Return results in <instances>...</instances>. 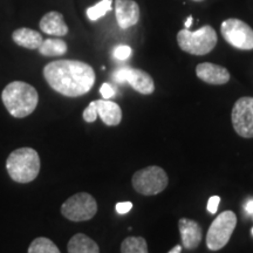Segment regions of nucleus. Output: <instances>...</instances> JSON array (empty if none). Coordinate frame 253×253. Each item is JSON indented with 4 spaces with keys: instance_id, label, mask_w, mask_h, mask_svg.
Returning <instances> with one entry per match:
<instances>
[{
    "instance_id": "f257e3e1",
    "label": "nucleus",
    "mask_w": 253,
    "mask_h": 253,
    "mask_svg": "<svg viewBox=\"0 0 253 253\" xmlns=\"http://www.w3.org/2000/svg\"><path fill=\"white\" fill-rule=\"evenodd\" d=\"M43 78L52 89L68 97L87 94L95 84L93 67L79 60H56L47 63Z\"/></svg>"
},
{
    "instance_id": "f03ea898",
    "label": "nucleus",
    "mask_w": 253,
    "mask_h": 253,
    "mask_svg": "<svg viewBox=\"0 0 253 253\" xmlns=\"http://www.w3.org/2000/svg\"><path fill=\"white\" fill-rule=\"evenodd\" d=\"M1 100L9 115L24 119L34 112L39 102V94L32 84L23 81H13L4 88Z\"/></svg>"
},
{
    "instance_id": "7ed1b4c3",
    "label": "nucleus",
    "mask_w": 253,
    "mask_h": 253,
    "mask_svg": "<svg viewBox=\"0 0 253 253\" xmlns=\"http://www.w3.org/2000/svg\"><path fill=\"white\" fill-rule=\"evenodd\" d=\"M9 177L20 184L33 182L40 171V157L32 148H19L12 151L6 161Z\"/></svg>"
},
{
    "instance_id": "20e7f679",
    "label": "nucleus",
    "mask_w": 253,
    "mask_h": 253,
    "mask_svg": "<svg viewBox=\"0 0 253 253\" xmlns=\"http://www.w3.org/2000/svg\"><path fill=\"white\" fill-rule=\"evenodd\" d=\"M217 41L216 31L210 25H205L195 32L184 28L177 34V43L179 48L191 55L209 54L216 47Z\"/></svg>"
},
{
    "instance_id": "39448f33",
    "label": "nucleus",
    "mask_w": 253,
    "mask_h": 253,
    "mask_svg": "<svg viewBox=\"0 0 253 253\" xmlns=\"http://www.w3.org/2000/svg\"><path fill=\"white\" fill-rule=\"evenodd\" d=\"M131 183L138 194L155 196L167 188L169 178L162 168L151 166L136 171L131 178Z\"/></svg>"
},
{
    "instance_id": "423d86ee",
    "label": "nucleus",
    "mask_w": 253,
    "mask_h": 253,
    "mask_svg": "<svg viewBox=\"0 0 253 253\" xmlns=\"http://www.w3.org/2000/svg\"><path fill=\"white\" fill-rule=\"evenodd\" d=\"M237 225V216L233 211H224L212 221L207 235V246L211 251H218L225 246Z\"/></svg>"
},
{
    "instance_id": "0eeeda50",
    "label": "nucleus",
    "mask_w": 253,
    "mask_h": 253,
    "mask_svg": "<svg viewBox=\"0 0 253 253\" xmlns=\"http://www.w3.org/2000/svg\"><path fill=\"white\" fill-rule=\"evenodd\" d=\"M97 212L96 199L87 192H79L66 199L61 207V213L72 221H86Z\"/></svg>"
},
{
    "instance_id": "6e6552de",
    "label": "nucleus",
    "mask_w": 253,
    "mask_h": 253,
    "mask_svg": "<svg viewBox=\"0 0 253 253\" xmlns=\"http://www.w3.org/2000/svg\"><path fill=\"white\" fill-rule=\"evenodd\" d=\"M220 33L224 40L235 48L253 49V30L240 19L230 18L224 20L220 26Z\"/></svg>"
},
{
    "instance_id": "1a4fd4ad",
    "label": "nucleus",
    "mask_w": 253,
    "mask_h": 253,
    "mask_svg": "<svg viewBox=\"0 0 253 253\" xmlns=\"http://www.w3.org/2000/svg\"><path fill=\"white\" fill-rule=\"evenodd\" d=\"M235 131L244 138L253 137V97L244 96L236 101L231 114Z\"/></svg>"
},
{
    "instance_id": "9d476101",
    "label": "nucleus",
    "mask_w": 253,
    "mask_h": 253,
    "mask_svg": "<svg viewBox=\"0 0 253 253\" xmlns=\"http://www.w3.org/2000/svg\"><path fill=\"white\" fill-rule=\"evenodd\" d=\"M113 80L116 84H129L136 91L143 95H150L155 91V82L147 72L137 68L122 67L114 72Z\"/></svg>"
},
{
    "instance_id": "9b49d317",
    "label": "nucleus",
    "mask_w": 253,
    "mask_h": 253,
    "mask_svg": "<svg viewBox=\"0 0 253 253\" xmlns=\"http://www.w3.org/2000/svg\"><path fill=\"white\" fill-rule=\"evenodd\" d=\"M140 6L134 0H115V15L120 28L126 30L140 20Z\"/></svg>"
},
{
    "instance_id": "f8f14e48",
    "label": "nucleus",
    "mask_w": 253,
    "mask_h": 253,
    "mask_svg": "<svg viewBox=\"0 0 253 253\" xmlns=\"http://www.w3.org/2000/svg\"><path fill=\"white\" fill-rule=\"evenodd\" d=\"M196 74L202 81L209 84H225L230 81V73L225 67L211 62L199 63L196 67Z\"/></svg>"
},
{
    "instance_id": "ddd939ff",
    "label": "nucleus",
    "mask_w": 253,
    "mask_h": 253,
    "mask_svg": "<svg viewBox=\"0 0 253 253\" xmlns=\"http://www.w3.org/2000/svg\"><path fill=\"white\" fill-rule=\"evenodd\" d=\"M179 233L182 237V244L186 250H195L202 240V227L197 221L181 218L178 223Z\"/></svg>"
},
{
    "instance_id": "4468645a",
    "label": "nucleus",
    "mask_w": 253,
    "mask_h": 253,
    "mask_svg": "<svg viewBox=\"0 0 253 253\" xmlns=\"http://www.w3.org/2000/svg\"><path fill=\"white\" fill-rule=\"evenodd\" d=\"M40 30L49 36L63 37L68 33V26L65 23L63 15L60 12L50 11L41 18Z\"/></svg>"
},
{
    "instance_id": "2eb2a0df",
    "label": "nucleus",
    "mask_w": 253,
    "mask_h": 253,
    "mask_svg": "<svg viewBox=\"0 0 253 253\" xmlns=\"http://www.w3.org/2000/svg\"><path fill=\"white\" fill-rule=\"evenodd\" d=\"M97 116H100L107 126H118L122 120V109L118 103L109 100L94 101Z\"/></svg>"
},
{
    "instance_id": "dca6fc26",
    "label": "nucleus",
    "mask_w": 253,
    "mask_h": 253,
    "mask_svg": "<svg viewBox=\"0 0 253 253\" xmlns=\"http://www.w3.org/2000/svg\"><path fill=\"white\" fill-rule=\"evenodd\" d=\"M12 39L18 46L27 49H38L43 41L42 36L39 32L27 27L15 30L12 34Z\"/></svg>"
},
{
    "instance_id": "f3484780",
    "label": "nucleus",
    "mask_w": 253,
    "mask_h": 253,
    "mask_svg": "<svg viewBox=\"0 0 253 253\" xmlns=\"http://www.w3.org/2000/svg\"><path fill=\"white\" fill-rule=\"evenodd\" d=\"M68 253H100L99 245L84 233L73 236L68 242Z\"/></svg>"
},
{
    "instance_id": "a211bd4d",
    "label": "nucleus",
    "mask_w": 253,
    "mask_h": 253,
    "mask_svg": "<svg viewBox=\"0 0 253 253\" xmlns=\"http://www.w3.org/2000/svg\"><path fill=\"white\" fill-rule=\"evenodd\" d=\"M38 49L43 56H61L67 53L68 46L61 39H46Z\"/></svg>"
},
{
    "instance_id": "6ab92c4d",
    "label": "nucleus",
    "mask_w": 253,
    "mask_h": 253,
    "mask_svg": "<svg viewBox=\"0 0 253 253\" xmlns=\"http://www.w3.org/2000/svg\"><path fill=\"white\" fill-rule=\"evenodd\" d=\"M121 253H149L143 237H128L122 242Z\"/></svg>"
},
{
    "instance_id": "aec40b11",
    "label": "nucleus",
    "mask_w": 253,
    "mask_h": 253,
    "mask_svg": "<svg viewBox=\"0 0 253 253\" xmlns=\"http://www.w3.org/2000/svg\"><path fill=\"white\" fill-rule=\"evenodd\" d=\"M28 253H61L58 246L46 237H39L31 243Z\"/></svg>"
},
{
    "instance_id": "412c9836",
    "label": "nucleus",
    "mask_w": 253,
    "mask_h": 253,
    "mask_svg": "<svg viewBox=\"0 0 253 253\" xmlns=\"http://www.w3.org/2000/svg\"><path fill=\"white\" fill-rule=\"evenodd\" d=\"M112 4L113 0H101L96 5L87 8V17L91 21L99 20L100 18H102L103 15H106L108 12L112 11Z\"/></svg>"
},
{
    "instance_id": "4be33fe9",
    "label": "nucleus",
    "mask_w": 253,
    "mask_h": 253,
    "mask_svg": "<svg viewBox=\"0 0 253 253\" xmlns=\"http://www.w3.org/2000/svg\"><path fill=\"white\" fill-rule=\"evenodd\" d=\"M131 48L126 45H120L114 49V56H115L118 60H121V61H125L131 55Z\"/></svg>"
},
{
    "instance_id": "5701e85b",
    "label": "nucleus",
    "mask_w": 253,
    "mask_h": 253,
    "mask_svg": "<svg viewBox=\"0 0 253 253\" xmlns=\"http://www.w3.org/2000/svg\"><path fill=\"white\" fill-rule=\"evenodd\" d=\"M84 120L88 123H91V122H95L97 119V112H96V107H95V102L89 103V106L87 107L86 109L84 110Z\"/></svg>"
},
{
    "instance_id": "b1692460",
    "label": "nucleus",
    "mask_w": 253,
    "mask_h": 253,
    "mask_svg": "<svg viewBox=\"0 0 253 253\" xmlns=\"http://www.w3.org/2000/svg\"><path fill=\"white\" fill-rule=\"evenodd\" d=\"M100 93H101V95H102L103 96V99L104 100H109L110 97H113L114 95H115V89H114V88L112 87V84H103L102 86H101V88H100Z\"/></svg>"
},
{
    "instance_id": "393cba45",
    "label": "nucleus",
    "mask_w": 253,
    "mask_h": 253,
    "mask_svg": "<svg viewBox=\"0 0 253 253\" xmlns=\"http://www.w3.org/2000/svg\"><path fill=\"white\" fill-rule=\"evenodd\" d=\"M220 203V197L219 196H212L210 199H209L208 202V210L209 212L214 214L217 212V209H218V205Z\"/></svg>"
},
{
    "instance_id": "a878e982",
    "label": "nucleus",
    "mask_w": 253,
    "mask_h": 253,
    "mask_svg": "<svg viewBox=\"0 0 253 253\" xmlns=\"http://www.w3.org/2000/svg\"><path fill=\"white\" fill-rule=\"evenodd\" d=\"M132 209V203L130 202H122V203H118L116 204V211L120 214H125L128 213Z\"/></svg>"
},
{
    "instance_id": "bb28decb",
    "label": "nucleus",
    "mask_w": 253,
    "mask_h": 253,
    "mask_svg": "<svg viewBox=\"0 0 253 253\" xmlns=\"http://www.w3.org/2000/svg\"><path fill=\"white\" fill-rule=\"evenodd\" d=\"M245 210H246V212H248L249 214H251V216H253V199H251V201H249L248 203H246Z\"/></svg>"
},
{
    "instance_id": "cd10ccee",
    "label": "nucleus",
    "mask_w": 253,
    "mask_h": 253,
    "mask_svg": "<svg viewBox=\"0 0 253 253\" xmlns=\"http://www.w3.org/2000/svg\"><path fill=\"white\" fill-rule=\"evenodd\" d=\"M168 253H182V246L181 245H176L171 251H169Z\"/></svg>"
},
{
    "instance_id": "c85d7f7f",
    "label": "nucleus",
    "mask_w": 253,
    "mask_h": 253,
    "mask_svg": "<svg viewBox=\"0 0 253 253\" xmlns=\"http://www.w3.org/2000/svg\"><path fill=\"white\" fill-rule=\"evenodd\" d=\"M192 21H194V18L191 17V15H190V17H188V19H186V21H185V28H190L191 27V25H192Z\"/></svg>"
},
{
    "instance_id": "c756f323",
    "label": "nucleus",
    "mask_w": 253,
    "mask_h": 253,
    "mask_svg": "<svg viewBox=\"0 0 253 253\" xmlns=\"http://www.w3.org/2000/svg\"><path fill=\"white\" fill-rule=\"evenodd\" d=\"M192 1H204V0H192Z\"/></svg>"
},
{
    "instance_id": "7c9ffc66",
    "label": "nucleus",
    "mask_w": 253,
    "mask_h": 253,
    "mask_svg": "<svg viewBox=\"0 0 253 253\" xmlns=\"http://www.w3.org/2000/svg\"><path fill=\"white\" fill-rule=\"evenodd\" d=\"M252 235H253V227H252Z\"/></svg>"
}]
</instances>
